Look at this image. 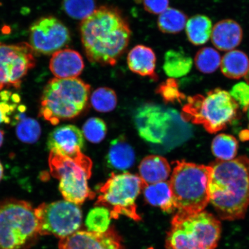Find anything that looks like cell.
<instances>
[{"instance_id": "d6a6232c", "label": "cell", "mask_w": 249, "mask_h": 249, "mask_svg": "<svg viewBox=\"0 0 249 249\" xmlns=\"http://www.w3.org/2000/svg\"><path fill=\"white\" fill-rule=\"evenodd\" d=\"M107 132L106 124L99 118H89L83 127V135L92 143L101 142L105 139Z\"/></svg>"}, {"instance_id": "5b68a950", "label": "cell", "mask_w": 249, "mask_h": 249, "mask_svg": "<svg viewBox=\"0 0 249 249\" xmlns=\"http://www.w3.org/2000/svg\"><path fill=\"white\" fill-rule=\"evenodd\" d=\"M39 236L30 202L15 198L0 201V249H30Z\"/></svg>"}, {"instance_id": "8d00e7d4", "label": "cell", "mask_w": 249, "mask_h": 249, "mask_svg": "<svg viewBox=\"0 0 249 249\" xmlns=\"http://www.w3.org/2000/svg\"><path fill=\"white\" fill-rule=\"evenodd\" d=\"M4 132L0 130V147H1L3 141H4Z\"/></svg>"}, {"instance_id": "ffe728a7", "label": "cell", "mask_w": 249, "mask_h": 249, "mask_svg": "<svg viewBox=\"0 0 249 249\" xmlns=\"http://www.w3.org/2000/svg\"><path fill=\"white\" fill-rule=\"evenodd\" d=\"M142 191L145 200L152 206L160 208L166 213L176 210L169 181L146 185Z\"/></svg>"}, {"instance_id": "e575fe53", "label": "cell", "mask_w": 249, "mask_h": 249, "mask_svg": "<svg viewBox=\"0 0 249 249\" xmlns=\"http://www.w3.org/2000/svg\"><path fill=\"white\" fill-rule=\"evenodd\" d=\"M230 95L244 111L249 107V84L240 82L232 87Z\"/></svg>"}, {"instance_id": "f546056e", "label": "cell", "mask_w": 249, "mask_h": 249, "mask_svg": "<svg viewBox=\"0 0 249 249\" xmlns=\"http://www.w3.org/2000/svg\"><path fill=\"white\" fill-rule=\"evenodd\" d=\"M91 102L96 111L107 113L116 107L117 97L116 92L107 87H101L93 91Z\"/></svg>"}, {"instance_id": "1f68e13d", "label": "cell", "mask_w": 249, "mask_h": 249, "mask_svg": "<svg viewBox=\"0 0 249 249\" xmlns=\"http://www.w3.org/2000/svg\"><path fill=\"white\" fill-rule=\"evenodd\" d=\"M20 100L19 96L17 93L8 91L0 92V124L11 123Z\"/></svg>"}, {"instance_id": "484cf974", "label": "cell", "mask_w": 249, "mask_h": 249, "mask_svg": "<svg viewBox=\"0 0 249 249\" xmlns=\"http://www.w3.org/2000/svg\"><path fill=\"white\" fill-rule=\"evenodd\" d=\"M238 149V142L234 137L220 134L217 135L212 143L213 154L221 160L229 161L235 159Z\"/></svg>"}, {"instance_id": "836d02e7", "label": "cell", "mask_w": 249, "mask_h": 249, "mask_svg": "<svg viewBox=\"0 0 249 249\" xmlns=\"http://www.w3.org/2000/svg\"><path fill=\"white\" fill-rule=\"evenodd\" d=\"M157 92L166 103L181 102L185 95L180 92L177 81L173 78L167 79L158 86Z\"/></svg>"}, {"instance_id": "7402d4cb", "label": "cell", "mask_w": 249, "mask_h": 249, "mask_svg": "<svg viewBox=\"0 0 249 249\" xmlns=\"http://www.w3.org/2000/svg\"><path fill=\"white\" fill-rule=\"evenodd\" d=\"M220 67L221 71L226 77L231 79H239L249 72V59L244 52L232 50L223 56Z\"/></svg>"}, {"instance_id": "4dcf8cb0", "label": "cell", "mask_w": 249, "mask_h": 249, "mask_svg": "<svg viewBox=\"0 0 249 249\" xmlns=\"http://www.w3.org/2000/svg\"><path fill=\"white\" fill-rule=\"evenodd\" d=\"M95 0H64L62 7L68 16L74 19L84 20L95 9Z\"/></svg>"}, {"instance_id": "74e56055", "label": "cell", "mask_w": 249, "mask_h": 249, "mask_svg": "<svg viewBox=\"0 0 249 249\" xmlns=\"http://www.w3.org/2000/svg\"><path fill=\"white\" fill-rule=\"evenodd\" d=\"M3 175H4V169H3L2 165L0 161V181H1Z\"/></svg>"}, {"instance_id": "7a4b0ae2", "label": "cell", "mask_w": 249, "mask_h": 249, "mask_svg": "<svg viewBox=\"0 0 249 249\" xmlns=\"http://www.w3.org/2000/svg\"><path fill=\"white\" fill-rule=\"evenodd\" d=\"M208 167V195L218 215L230 221L244 218L249 207V159L217 160Z\"/></svg>"}, {"instance_id": "8fae6325", "label": "cell", "mask_w": 249, "mask_h": 249, "mask_svg": "<svg viewBox=\"0 0 249 249\" xmlns=\"http://www.w3.org/2000/svg\"><path fill=\"white\" fill-rule=\"evenodd\" d=\"M34 50L29 43H0V91L20 88L23 78L36 66Z\"/></svg>"}, {"instance_id": "6da1fadb", "label": "cell", "mask_w": 249, "mask_h": 249, "mask_svg": "<svg viewBox=\"0 0 249 249\" xmlns=\"http://www.w3.org/2000/svg\"><path fill=\"white\" fill-rule=\"evenodd\" d=\"M81 40L87 58L101 65L117 64L132 35L128 22L116 8L102 6L82 20Z\"/></svg>"}, {"instance_id": "f35d334b", "label": "cell", "mask_w": 249, "mask_h": 249, "mask_svg": "<svg viewBox=\"0 0 249 249\" xmlns=\"http://www.w3.org/2000/svg\"><path fill=\"white\" fill-rule=\"evenodd\" d=\"M248 116L249 120V107L248 110Z\"/></svg>"}, {"instance_id": "83f0119b", "label": "cell", "mask_w": 249, "mask_h": 249, "mask_svg": "<svg viewBox=\"0 0 249 249\" xmlns=\"http://www.w3.org/2000/svg\"><path fill=\"white\" fill-rule=\"evenodd\" d=\"M111 219L110 211L107 208L96 207L87 214L86 225L89 231L104 233L109 229Z\"/></svg>"}, {"instance_id": "4316f807", "label": "cell", "mask_w": 249, "mask_h": 249, "mask_svg": "<svg viewBox=\"0 0 249 249\" xmlns=\"http://www.w3.org/2000/svg\"><path fill=\"white\" fill-rule=\"evenodd\" d=\"M221 61L222 58L219 53L211 47L201 49L195 58L196 68L205 74L214 72L220 66Z\"/></svg>"}, {"instance_id": "ba28073f", "label": "cell", "mask_w": 249, "mask_h": 249, "mask_svg": "<svg viewBox=\"0 0 249 249\" xmlns=\"http://www.w3.org/2000/svg\"><path fill=\"white\" fill-rule=\"evenodd\" d=\"M49 165L51 175L60 180L59 190L65 200L76 205L95 197L89 186L92 162L82 152L73 157L51 152Z\"/></svg>"}, {"instance_id": "603a6c76", "label": "cell", "mask_w": 249, "mask_h": 249, "mask_svg": "<svg viewBox=\"0 0 249 249\" xmlns=\"http://www.w3.org/2000/svg\"><path fill=\"white\" fill-rule=\"evenodd\" d=\"M193 64L191 56L184 52L170 50L164 55L163 70L168 76L176 79L188 74Z\"/></svg>"}, {"instance_id": "3957f363", "label": "cell", "mask_w": 249, "mask_h": 249, "mask_svg": "<svg viewBox=\"0 0 249 249\" xmlns=\"http://www.w3.org/2000/svg\"><path fill=\"white\" fill-rule=\"evenodd\" d=\"M89 93V85L79 78H54L43 89L39 116L53 125L75 117L86 107Z\"/></svg>"}, {"instance_id": "9a60e30c", "label": "cell", "mask_w": 249, "mask_h": 249, "mask_svg": "<svg viewBox=\"0 0 249 249\" xmlns=\"http://www.w3.org/2000/svg\"><path fill=\"white\" fill-rule=\"evenodd\" d=\"M84 144L82 131L71 124L56 127L50 133L47 141L51 152L68 157H75L82 152Z\"/></svg>"}, {"instance_id": "4fadbf2b", "label": "cell", "mask_w": 249, "mask_h": 249, "mask_svg": "<svg viewBox=\"0 0 249 249\" xmlns=\"http://www.w3.org/2000/svg\"><path fill=\"white\" fill-rule=\"evenodd\" d=\"M30 45L34 51L45 55L54 54L71 41L69 30L53 17L35 21L30 29Z\"/></svg>"}, {"instance_id": "9c48e42d", "label": "cell", "mask_w": 249, "mask_h": 249, "mask_svg": "<svg viewBox=\"0 0 249 249\" xmlns=\"http://www.w3.org/2000/svg\"><path fill=\"white\" fill-rule=\"evenodd\" d=\"M146 186L139 176L129 173L113 174L98 189L96 205L110 211L111 218L122 214L136 221L141 220L137 213L136 200Z\"/></svg>"}, {"instance_id": "cb8c5ba5", "label": "cell", "mask_w": 249, "mask_h": 249, "mask_svg": "<svg viewBox=\"0 0 249 249\" xmlns=\"http://www.w3.org/2000/svg\"><path fill=\"white\" fill-rule=\"evenodd\" d=\"M213 23L206 16L197 15L190 18L186 24V33L190 42L196 46L204 45L211 37Z\"/></svg>"}, {"instance_id": "52a82bcc", "label": "cell", "mask_w": 249, "mask_h": 249, "mask_svg": "<svg viewBox=\"0 0 249 249\" xmlns=\"http://www.w3.org/2000/svg\"><path fill=\"white\" fill-rule=\"evenodd\" d=\"M239 106L230 93L216 89L205 95L188 98L181 118L186 122L201 124L210 133L220 131L231 124L238 113Z\"/></svg>"}, {"instance_id": "44dd1931", "label": "cell", "mask_w": 249, "mask_h": 249, "mask_svg": "<svg viewBox=\"0 0 249 249\" xmlns=\"http://www.w3.org/2000/svg\"><path fill=\"white\" fill-rule=\"evenodd\" d=\"M135 152L124 139L120 138L111 142L107 154V162L111 167L118 170H126L135 161Z\"/></svg>"}, {"instance_id": "277c9868", "label": "cell", "mask_w": 249, "mask_h": 249, "mask_svg": "<svg viewBox=\"0 0 249 249\" xmlns=\"http://www.w3.org/2000/svg\"><path fill=\"white\" fill-rule=\"evenodd\" d=\"M167 232V249H215L221 223L213 214L202 211L188 213L177 211Z\"/></svg>"}, {"instance_id": "30bf717a", "label": "cell", "mask_w": 249, "mask_h": 249, "mask_svg": "<svg viewBox=\"0 0 249 249\" xmlns=\"http://www.w3.org/2000/svg\"><path fill=\"white\" fill-rule=\"evenodd\" d=\"M40 235L63 238L77 231L82 223L78 205L66 200L42 203L35 208Z\"/></svg>"}, {"instance_id": "2e32d148", "label": "cell", "mask_w": 249, "mask_h": 249, "mask_svg": "<svg viewBox=\"0 0 249 249\" xmlns=\"http://www.w3.org/2000/svg\"><path fill=\"white\" fill-rule=\"evenodd\" d=\"M85 68L82 56L70 49L60 50L53 54L50 70L58 79H71L79 76Z\"/></svg>"}, {"instance_id": "7c38bea8", "label": "cell", "mask_w": 249, "mask_h": 249, "mask_svg": "<svg viewBox=\"0 0 249 249\" xmlns=\"http://www.w3.org/2000/svg\"><path fill=\"white\" fill-rule=\"evenodd\" d=\"M179 115L175 110L147 104L140 107L135 115L139 135L149 143L161 144L166 141Z\"/></svg>"}, {"instance_id": "f1b7e54d", "label": "cell", "mask_w": 249, "mask_h": 249, "mask_svg": "<svg viewBox=\"0 0 249 249\" xmlns=\"http://www.w3.org/2000/svg\"><path fill=\"white\" fill-rule=\"evenodd\" d=\"M21 116L18 121L16 133L20 141L33 144L39 140L41 135V127L35 119Z\"/></svg>"}, {"instance_id": "ac0fdd59", "label": "cell", "mask_w": 249, "mask_h": 249, "mask_svg": "<svg viewBox=\"0 0 249 249\" xmlns=\"http://www.w3.org/2000/svg\"><path fill=\"white\" fill-rule=\"evenodd\" d=\"M157 57L153 50L144 45H137L130 50L127 57V63L129 70L142 76L149 77L157 81L158 76L156 73Z\"/></svg>"}, {"instance_id": "d4e9b609", "label": "cell", "mask_w": 249, "mask_h": 249, "mask_svg": "<svg viewBox=\"0 0 249 249\" xmlns=\"http://www.w3.org/2000/svg\"><path fill=\"white\" fill-rule=\"evenodd\" d=\"M187 17L178 9L168 8L158 18V27L161 32L175 34L182 31L186 26Z\"/></svg>"}, {"instance_id": "d6986e66", "label": "cell", "mask_w": 249, "mask_h": 249, "mask_svg": "<svg viewBox=\"0 0 249 249\" xmlns=\"http://www.w3.org/2000/svg\"><path fill=\"white\" fill-rule=\"evenodd\" d=\"M139 170V177L146 185L166 181L171 173L169 162L159 155H149L143 159Z\"/></svg>"}, {"instance_id": "8992f818", "label": "cell", "mask_w": 249, "mask_h": 249, "mask_svg": "<svg viewBox=\"0 0 249 249\" xmlns=\"http://www.w3.org/2000/svg\"><path fill=\"white\" fill-rule=\"evenodd\" d=\"M209 174L204 165L176 161L169 181L176 210L188 213L204 210L210 202Z\"/></svg>"}, {"instance_id": "d590c367", "label": "cell", "mask_w": 249, "mask_h": 249, "mask_svg": "<svg viewBox=\"0 0 249 249\" xmlns=\"http://www.w3.org/2000/svg\"><path fill=\"white\" fill-rule=\"evenodd\" d=\"M145 10L151 14H162L169 7V0H142Z\"/></svg>"}, {"instance_id": "e0dca14e", "label": "cell", "mask_w": 249, "mask_h": 249, "mask_svg": "<svg viewBox=\"0 0 249 249\" xmlns=\"http://www.w3.org/2000/svg\"><path fill=\"white\" fill-rule=\"evenodd\" d=\"M242 37L243 31L240 25L234 20L226 19L214 25L211 38L216 48L228 52L240 44Z\"/></svg>"}, {"instance_id": "5bb4252c", "label": "cell", "mask_w": 249, "mask_h": 249, "mask_svg": "<svg viewBox=\"0 0 249 249\" xmlns=\"http://www.w3.org/2000/svg\"><path fill=\"white\" fill-rule=\"evenodd\" d=\"M59 249H124L122 239L114 228L104 233L77 231L60 239Z\"/></svg>"}]
</instances>
